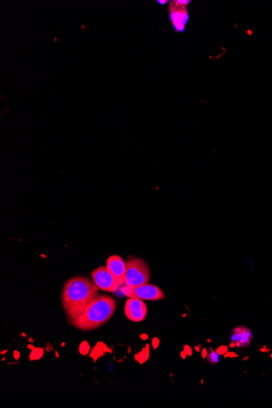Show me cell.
Wrapping results in <instances>:
<instances>
[{"label":"cell","instance_id":"obj_1","mask_svg":"<svg viewBox=\"0 0 272 408\" xmlns=\"http://www.w3.org/2000/svg\"><path fill=\"white\" fill-rule=\"evenodd\" d=\"M99 288L85 276L68 280L62 292V305L70 322L79 316L90 302L98 296Z\"/></svg>","mask_w":272,"mask_h":408},{"label":"cell","instance_id":"obj_2","mask_svg":"<svg viewBox=\"0 0 272 408\" xmlns=\"http://www.w3.org/2000/svg\"><path fill=\"white\" fill-rule=\"evenodd\" d=\"M116 309L115 300L106 295H98L87 305L82 314L70 323L81 330H94L106 324L115 313Z\"/></svg>","mask_w":272,"mask_h":408},{"label":"cell","instance_id":"obj_3","mask_svg":"<svg viewBox=\"0 0 272 408\" xmlns=\"http://www.w3.org/2000/svg\"><path fill=\"white\" fill-rule=\"evenodd\" d=\"M149 278V267L143 259L136 258L126 262L125 286L134 288L146 285Z\"/></svg>","mask_w":272,"mask_h":408},{"label":"cell","instance_id":"obj_4","mask_svg":"<svg viewBox=\"0 0 272 408\" xmlns=\"http://www.w3.org/2000/svg\"><path fill=\"white\" fill-rule=\"evenodd\" d=\"M188 0H173L169 2L168 12L173 29L177 33L185 31L186 25L189 22Z\"/></svg>","mask_w":272,"mask_h":408},{"label":"cell","instance_id":"obj_5","mask_svg":"<svg viewBox=\"0 0 272 408\" xmlns=\"http://www.w3.org/2000/svg\"><path fill=\"white\" fill-rule=\"evenodd\" d=\"M123 292L125 296L130 297H136L141 300L147 301H157L163 299L164 293L160 288L156 285H149L148 283L146 285H140L137 287H123Z\"/></svg>","mask_w":272,"mask_h":408},{"label":"cell","instance_id":"obj_6","mask_svg":"<svg viewBox=\"0 0 272 408\" xmlns=\"http://www.w3.org/2000/svg\"><path fill=\"white\" fill-rule=\"evenodd\" d=\"M92 280L99 289L113 292L120 288L115 277L111 274L107 266H99L91 273Z\"/></svg>","mask_w":272,"mask_h":408},{"label":"cell","instance_id":"obj_7","mask_svg":"<svg viewBox=\"0 0 272 408\" xmlns=\"http://www.w3.org/2000/svg\"><path fill=\"white\" fill-rule=\"evenodd\" d=\"M125 316L129 320L133 322H142L147 315V306L143 300L136 297H130L125 305Z\"/></svg>","mask_w":272,"mask_h":408},{"label":"cell","instance_id":"obj_8","mask_svg":"<svg viewBox=\"0 0 272 408\" xmlns=\"http://www.w3.org/2000/svg\"><path fill=\"white\" fill-rule=\"evenodd\" d=\"M106 266L111 274L115 277L120 287L125 285L126 263L118 255H113L107 259Z\"/></svg>","mask_w":272,"mask_h":408},{"label":"cell","instance_id":"obj_9","mask_svg":"<svg viewBox=\"0 0 272 408\" xmlns=\"http://www.w3.org/2000/svg\"><path fill=\"white\" fill-rule=\"evenodd\" d=\"M253 340V334L246 327H236L232 331L231 340L237 348L248 347Z\"/></svg>","mask_w":272,"mask_h":408},{"label":"cell","instance_id":"obj_10","mask_svg":"<svg viewBox=\"0 0 272 408\" xmlns=\"http://www.w3.org/2000/svg\"><path fill=\"white\" fill-rule=\"evenodd\" d=\"M207 361L211 364H216L219 361V355L216 350H210V352L207 355Z\"/></svg>","mask_w":272,"mask_h":408},{"label":"cell","instance_id":"obj_11","mask_svg":"<svg viewBox=\"0 0 272 408\" xmlns=\"http://www.w3.org/2000/svg\"><path fill=\"white\" fill-rule=\"evenodd\" d=\"M216 351H217L219 355H224V354H226V353L228 352V348H227V346H225V345H222L220 347L218 348Z\"/></svg>","mask_w":272,"mask_h":408},{"label":"cell","instance_id":"obj_12","mask_svg":"<svg viewBox=\"0 0 272 408\" xmlns=\"http://www.w3.org/2000/svg\"><path fill=\"white\" fill-rule=\"evenodd\" d=\"M186 354L188 355H192V349L189 346H185Z\"/></svg>","mask_w":272,"mask_h":408},{"label":"cell","instance_id":"obj_13","mask_svg":"<svg viewBox=\"0 0 272 408\" xmlns=\"http://www.w3.org/2000/svg\"><path fill=\"white\" fill-rule=\"evenodd\" d=\"M207 350L206 349H203L202 350V357L203 358H206L207 357Z\"/></svg>","mask_w":272,"mask_h":408},{"label":"cell","instance_id":"obj_14","mask_svg":"<svg viewBox=\"0 0 272 408\" xmlns=\"http://www.w3.org/2000/svg\"><path fill=\"white\" fill-rule=\"evenodd\" d=\"M260 351L261 352H268L270 351V349H267V347L263 346V349H261Z\"/></svg>","mask_w":272,"mask_h":408},{"label":"cell","instance_id":"obj_15","mask_svg":"<svg viewBox=\"0 0 272 408\" xmlns=\"http://www.w3.org/2000/svg\"><path fill=\"white\" fill-rule=\"evenodd\" d=\"M157 2H158L159 4L164 5L166 4V3H168L169 2L168 1H167V0H166V1H159V0H158V1H157Z\"/></svg>","mask_w":272,"mask_h":408},{"label":"cell","instance_id":"obj_16","mask_svg":"<svg viewBox=\"0 0 272 408\" xmlns=\"http://www.w3.org/2000/svg\"><path fill=\"white\" fill-rule=\"evenodd\" d=\"M270 356H271V358H272V355H270Z\"/></svg>","mask_w":272,"mask_h":408}]
</instances>
